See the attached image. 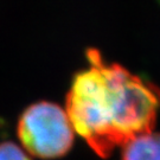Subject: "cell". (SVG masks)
I'll use <instances>...</instances> for the list:
<instances>
[{
    "label": "cell",
    "mask_w": 160,
    "mask_h": 160,
    "mask_svg": "<svg viewBox=\"0 0 160 160\" xmlns=\"http://www.w3.org/2000/svg\"><path fill=\"white\" fill-rule=\"evenodd\" d=\"M89 67L75 75L65 112L74 131L97 155L107 158L131 139L153 132L160 89L96 49L87 51Z\"/></svg>",
    "instance_id": "6da1fadb"
},
{
    "label": "cell",
    "mask_w": 160,
    "mask_h": 160,
    "mask_svg": "<svg viewBox=\"0 0 160 160\" xmlns=\"http://www.w3.org/2000/svg\"><path fill=\"white\" fill-rule=\"evenodd\" d=\"M22 148L40 159L67 154L74 142V128L65 109L52 102H37L23 112L17 127Z\"/></svg>",
    "instance_id": "7a4b0ae2"
},
{
    "label": "cell",
    "mask_w": 160,
    "mask_h": 160,
    "mask_svg": "<svg viewBox=\"0 0 160 160\" xmlns=\"http://www.w3.org/2000/svg\"><path fill=\"white\" fill-rule=\"evenodd\" d=\"M122 160H160V133L149 132L122 146Z\"/></svg>",
    "instance_id": "3957f363"
},
{
    "label": "cell",
    "mask_w": 160,
    "mask_h": 160,
    "mask_svg": "<svg viewBox=\"0 0 160 160\" xmlns=\"http://www.w3.org/2000/svg\"><path fill=\"white\" fill-rule=\"evenodd\" d=\"M0 160H31L28 153L10 141L0 142Z\"/></svg>",
    "instance_id": "277c9868"
}]
</instances>
